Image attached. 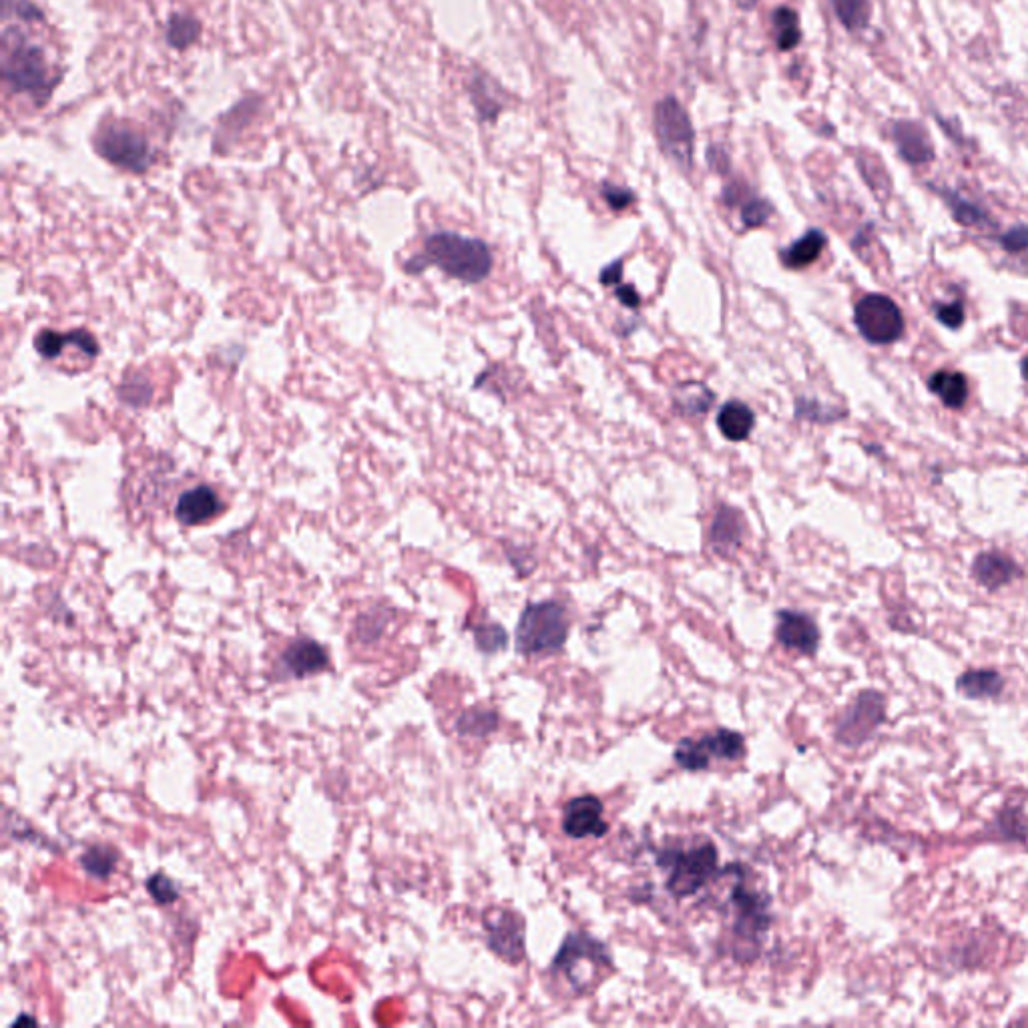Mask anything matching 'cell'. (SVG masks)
<instances>
[{
    "label": "cell",
    "instance_id": "cell-9",
    "mask_svg": "<svg viewBox=\"0 0 1028 1028\" xmlns=\"http://www.w3.org/2000/svg\"><path fill=\"white\" fill-rule=\"evenodd\" d=\"M860 336L874 346H888L904 336L906 322L898 304L884 294H868L854 308Z\"/></svg>",
    "mask_w": 1028,
    "mask_h": 1028
},
{
    "label": "cell",
    "instance_id": "cell-40",
    "mask_svg": "<svg viewBox=\"0 0 1028 1028\" xmlns=\"http://www.w3.org/2000/svg\"><path fill=\"white\" fill-rule=\"evenodd\" d=\"M121 398L131 404V406H143L149 402L151 398V388L147 384V380H143L141 386H135V378H129L125 382V386L121 388Z\"/></svg>",
    "mask_w": 1028,
    "mask_h": 1028
},
{
    "label": "cell",
    "instance_id": "cell-43",
    "mask_svg": "<svg viewBox=\"0 0 1028 1028\" xmlns=\"http://www.w3.org/2000/svg\"><path fill=\"white\" fill-rule=\"evenodd\" d=\"M709 151H713V153H715V157H713V155H709V153H707V159H709V165H711V167H713V169H717V171H721V173H725V171H727V169H729V161H727V153H725V151H723V149H721V147H717V145H711V147H709Z\"/></svg>",
    "mask_w": 1028,
    "mask_h": 1028
},
{
    "label": "cell",
    "instance_id": "cell-33",
    "mask_svg": "<svg viewBox=\"0 0 1028 1028\" xmlns=\"http://www.w3.org/2000/svg\"><path fill=\"white\" fill-rule=\"evenodd\" d=\"M476 645L482 653H498L508 645V633L500 625H478L474 629Z\"/></svg>",
    "mask_w": 1028,
    "mask_h": 1028
},
{
    "label": "cell",
    "instance_id": "cell-4",
    "mask_svg": "<svg viewBox=\"0 0 1028 1028\" xmlns=\"http://www.w3.org/2000/svg\"><path fill=\"white\" fill-rule=\"evenodd\" d=\"M657 866L669 870L667 892L673 898H689L719 876V852L715 844L703 842L689 850L665 848L655 854Z\"/></svg>",
    "mask_w": 1028,
    "mask_h": 1028
},
{
    "label": "cell",
    "instance_id": "cell-13",
    "mask_svg": "<svg viewBox=\"0 0 1028 1028\" xmlns=\"http://www.w3.org/2000/svg\"><path fill=\"white\" fill-rule=\"evenodd\" d=\"M605 806L597 796H579L565 806L563 832L573 840L603 838L609 832L605 822Z\"/></svg>",
    "mask_w": 1028,
    "mask_h": 1028
},
{
    "label": "cell",
    "instance_id": "cell-1",
    "mask_svg": "<svg viewBox=\"0 0 1028 1028\" xmlns=\"http://www.w3.org/2000/svg\"><path fill=\"white\" fill-rule=\"evenodd\" d=\"M428 266H436L464 284H478L492 270V251L482 239L438 231L424 241V253L406 264V272L418 274Z\"/></svg>",
    "mask_w": 1028,
    "mask_h": 1028
},
{
    "label": "cell",
    "instance_id": "cell-37",
    "mask_svg": "<svg viewBox=\"0 0 1028 1028\" xmlns=\"http://www.w3.org/2000/svg\"><path fill=\"white\" fill-rule=\"evenodd\" d=\"M934 316L942 326L958 330L964 324V306L958 300L950 304H934Z\"/></svg>",
    "mask_w": 1028,
    "mask_h": 1028
},
{
    "label": "cell",
    "instance_id": "cell-28",
    "mask_svg": "<svg viewBox=\"0 0 1028 1028\" xmlns=\"http://www.w3.org/2000/svg\"><path fill=\"white\" fill-rule=\"evenodd\" d=\"M713 400H715V394L699 382H687V384L679 386L675 392V402L681 408V412L693 414V416L705 414L713 406Z\"/></svg>",
    "mask_w": 1028,
    "mask_h": 1028
},
{
    "label": "cell",
    "instance_id": "cell-42",
    "mask_svg": "<svg viewBox=\"0 0 1028 1028\" xmlns=\"http://www.w3.org/2000/svg\"><path fill=\"white\" fill-rule=\"evenodd\" d=\"M617 300L625 306V308H639L641 304V298H639V292L633 288V286H619L617 288Z\"/></svg>",
    "mask_w": 1028,
    "mask_h": 1028
},
{
    "label": "cell",
    "instance_id": "cell-14",
    "mask_svg": "<svg viewBox=\"0 0 1028 1028\" xmlns=\"http://www.w3.org/2000/svg\"><path fill=\"white\" fill-rule=\"evenodd\" d=\"M776 641L788 651L812 657L820 647V629L810 615L784 609L778 613Z\"/></svg>",
    "mask_w": 1028,
    "mask_h": 1028
},
{
    "label": "cell",
    "instance_id": "cell-19",
    "mask_svg": "<svg viewBox=\"0 0 1028 1028\" xmlns=\"http://www.w3.org/2000/svg\"><path fill=\"white\" fill-rule=\"evenodd\" d=\"M35 346H37V352L47 360L59 358L67 346H75L87 358L99 356V344L87 330H73L69 334L45 330L35 338Z\"/></svg>",
    "mask_w": 1028,
    "mask_h": 1028
},
{
    "label": "cell",
    "instance_id": "cell-32",
    "mask_svg": "<svg viewBox=\"0 0 1028 1028\" xmlns=\"http://www.w3.org/2000/svg\"><path fill=\"white\" fill-rule=\"evenodd\" d=\"M199 35V23L191 17H185V15H175L171 21H169V29H167V41L177 47V49H185L189 47Z\"/></svg>",
    "mask_w": 1028,
    "mask_h": 1028
},
{
    "label": "cell",
    "instance_id": "cell-35",
    "mask_svg": "<svg viewBox=\"0 0 1028 1028\" xmlns=\"http://www.w3.org/2000/svg\"><path fill=\"white\" fill-rule=\"evenodd\" d=\"M771 213H774V205H771L767 199L749 197V199L741 205V221H743V227H747V229L761 227V225L771 217Z\"/></svg>",
    "mask_w": 1028,
    "mask_h": 1028
},
{
    "label": "cell",
    "instance_id": "cell-34",
    "mask_svg": "<svg viewBox=\"0 0 1028 1028\" xmlns=\"http://www.w3.org/2000/svg\"><path fill=\"white\" fill-rule=\"evenodd\" d=\"M145 888L149 892V896L161 904V906H169L173 902L179 900V886L165 874L157 872L153 874L147 882H145Z\"/></svg>",
    "mask_w": 1028,
    "mask_h": 1028
},
{
    "label": "cell",
    "instance_id": "cell-26",
    "mask_svg": "<svg viewBox=\"0 0 1028 1028\" xmlns=\"http://www.w3.org/2000/svg\"><path fill=\"white\" fill-rule=\"evenodd\" d=\"M498 729V713L494 709L472 707L456 721V731L464 737H488Z\"/></svg>",
    "mask_w": 1028,
    "mask_h": 1028
},
{
    "label": "cell",
    "instance_id": "cell-16",
    "mask_svg": "<svg viewBox=\"0 0 1028 1028\" xmlns=\"http://www.w3.org/2000/svg\"><path fill=\"white\" fill-rule=\"evenodd\" d=\"M223 510L221 498L211 486H195L183 492L175 506V517L183 525H201Z\"/></svg>",
    "mask_w": 1028,
    "mask_h": 1028
},
{
    "label": "cell",
    "instance_id": "cell-41",
    "mask_svg": "<svg viewBox=\"0 0 1028 1028\" xmlns=\"http://www.w3.org/2000/svg\"><path fill=\"white\" fill-rule=\"evenodd\" d=\"M599 282L603 286H621V282H623V262L617 260V262L609 264L605 270H601Z\"/></svg>",
    "mask_w": 1028,
    "mask_h": 1028
},
{
    "label": "cell",
    "instance_id": "cell-23",
    "mask_svg": "<svg viewBox=\"0 0 1028 1028\" xmlns=\"http://www.w3.org/2000/svg\"><path fill=\"white\" fill-rule=\"evenodd\" d=\"M928 390L950 410H962L968 400V380L954 370H938L928 378Z\"/></svg>",
    "mask_w": 1028,
    "mask_h": 1028
},
{
    "label": "cell",
    "instance_id": "cell-3",
    "mask_svg": "<svg viewBox=\"0 0 1028 1028\" xmlns=\"http://www.w3.org/2000/svg\"><path fill=\"white\" fill-rule=\"evenodd\" d=\"M569 633L571 621L565 605L559 601L531 603L517 623L514 647L525 657L553 655L565 647Z\"/></svg>",
    "mask_w": 1028,
    "mask_h": 1028
},
{
    "label": "cell",
    "instance_id": "cell-15",
    "mask_svg": "<svg viewBox=\"0 0 1028 1028\" xmlns=\"http://www.w3.org/2000/svg\"><path fill=\"white\" fill-rule=\"evenodd\" d=\"M330 655L324 645H320L316 639L310 637H298L294 639L280 655V669L284 675L302 679L314 673H320L328 667Z\"/></svg>",
    "mask_w": 1028,
    "mask_h": 1028
},
{
    "label": "cell",
    "instance_id": "cell-17",
    "mask_svg": "<svg viewBox=\"0 0 1028 1028\" xmlns=\"http://www.w3.org/2000/svg\"><path fill=\"white\" fill-rule=\"evenodd\" d=\"M745 535L741 512L733 506H719L711 523V547L721 557H733Z\"/></svg>",
    "mask_w": 1028,
    "mask_h": 1028
},
{
    "label": "cell",
    "instance_id": "cell-20",
    "mask_svg": "<svg viewBox=\"0 0 1028 1028\" xmlns=\"http://www.w3.org/2000/svg\"><path fill=\"white\" fill-rule=\"evenodd\" d=\"M828 237L822 229H808L800 239L780 251V260L788 270H806L822 255Z\"/></svg>",
    "mask_w": 1028,
    "mask_h": 1028
},
{
    "label": "cell",
    "instance_id": "cell-12",
    "mask_svg": "<svg viewBox=\"0 0 1028 1028\" xmlns=\"http://www.w3.org/2000/svg\"><path fill=\"white\" fill-rule=\"evenodd\" d=\"M488 948L508 964L517 966L527 956L525 918L508 908H492L482 918Z\"/></svg>",
    "mask_w": 1028,
    "mask_h": 1028
},
{
    "label": "cell",
    "instance_id": "cell-21",
    "mask_svg": "<svg viewBox=\"0 0 1028 1028\" xmlns=\"http://www.w3.org/2000/svg\"><path fill=\"white\" fill-rule=\"evenodd\" d=\"M894 139L900 155L914 165L928 163L934 157L932 143L922 125L912 121H900L894 127Z\"/></svg>",
    "mask_w": 1028,
    "mask_h": 1028
},
{
    "label": "cell",
    "instance_id": "cell-31",
    "mask_svg": "<svg viewBox=\"0 0 1028 1028\" xmlns=\"http://www.w3.org/2000/svg\"><path fill=\"white\" fill-rule=\"evenodd\" d=\"M944 197H946V203L950 205L952 215H954V219L958 223H962L966 227H984V225H988V217H986V213L980 207L972 205L970 201L958 197L952 191H946Z\"/></svg>",
    "mask_w": 1028,
    "mask_h": 1028
},
{
    "label": "cell",
    "instance_id": "cell-36",
    "mask_svg": "<svg viewBox=\"0 0 1028 1028\" xmlns=\"http://www.w3.org/2000/svg\"><path fill=\"white\" fill-rule=\"evenodd\" d=\"M994 826H998V832L1000 836L1008 838V840H1024L1026 834H1028V826L1024 824V820L1020 818L1018 812H1004L998 816V820L994 822Z\"/></svg>",
    "mask_w": 1028,
    "mask_h": 1028
},
{
    "label": "cell",
    "instance_id": "cell-5",
    "mask_svg": "<svg viewBox=\"0 0 1028 1028\" xmlns=\"http://www.w3.org/2000/svg\"><path fill=\"white\" fill-rule=\"evenodd\" d=\"M613 968V956L607 944L589 932L569 934L551 964V972L563 974L577 994L587 992L603 970Z\"/></svg>",
    "mask_w": 1028,
    "mask_h": 1028
},
{
    "label": "cell",
    "instance_id": "cell-39",
    "mask_svg": "<svg viewBox=\"0 0 1028 1028\" xmlns=\"http://www.w3.org/2000/svg\"><path fill=\"white\" fill-rule=\"evenodd\" d=\"M998 241L1010 253L1028 249V225H1016V227L1008 229L1004 235L998 237Z\"/></svg>",
    "mask_w": 1028,
    "mask_h": 1028
},
{
    "label": "cell",
    "instance_id": "cell-18",
    "mask_svg": "<svg viewBox=\"0 0 1028 1028\" xmlns=\"http://www.w3.org/2000/svg\"><path fill=\"white\" fill-rule=\"evenodd\" d=\"M974 579L988 591H998L1020 577V567L1002 553H980L972 563Z\"/></svg>",
    "mask_w": 1028,
    "mask_h": 1028
},
{
    "label": "cell",
    "instance_id": "cell-7",
    "mask_svg": "<svg viewBox=\"0 0 1028 1028\" xmlns=\"http://www.w3.org/2000/svg\"><path fill=\"white\" fill-rule=\"evenodd\" d=\"M653 123L665 157H669L679 169L689 171L693 165L695 131L683 105L675 97L661 99L655 105Z\"/></svg>",
    "mask_w": 1028,
    "mask_h": 1028
},
{
    "label": "cell",
    "instance_id": "cell-30",
    "mask_svg": "<svg viewBox=\"0 0 1028 1028\" xmlns=\"http://www.w3.org/2000/svg\"><path fill=\"white\" fill-rule=\"evenodd\" d=\"M840 23L848 31H862L870 19L868 0H832Z\"/></svg>",
    "mask_w": 1028,
    "mask_h": 1028
},
{
    "label": "cell",
    "instance_id": "cell-25",
    "mask_svg": "<svg viewBox=\"0 0 1028 1028\" xmlns=\"http://www.w3.org/2000/svg\"><path fill=\"white\" fill-rule=\"evenodd\" d=\"M470 95H472V103L478 111L480 121H494L500 115L504 101L496 93L492 79H488L484 75H474L470 81Z\"/></svg>",
    "mask_w": 1028,
    "mask_h": 1028
},
{
    "label": "cell",
    "instance_id": "cell-27",
    "mask_svg": "<svg viewBox=\"0 0 1028 1028\" xmlns=\"http://www.w3.org/2000/svg\"><path fill=\"white\" fill-rule=\"evenodd\" d=\"M117 862H119L117 850L111 846H103V844L87 848V852L79 860L85 874H89L95 880H107L117 870Z\"/></svg>",
    "mask_w": 1028,
    "mask_h": 1028
},
{
    "label": "cell",
    "instance_id": "cell-29",
    "mask_svg": "<svg viewBox=\"0 0 1028 1028\" xmlns=\"http://www.w3.org/2000/svg\"><path fill=\"white\" fill-rule=\"evenodd\" d=\"M774 29H776V43L780 51H792L802 41L800 31V17L790 7H780L774 13Z\"/></svg>",
    "mask_w": 1028,
    "mask_h": 1028
},
{
    "label": "cell",
    "instance_id": "cell-11",
    "mask_svg": "<svg viewBox=\"0 0 1028 1028\" xmlns=\"http://www.w3.org/2000/svg\"><path fill=\"white\" fill-rule=\"evenodd\" d=\"M95 147L103 159L133 173H145L153 161V151L145 135L123 125L101 129Z\"/></svg>",
    "mask_w": 1028,
    "mask_h": 1028
},
{
    "label": "cell",
    "instance_id": "cell-8",
    "mask_svg": "<svg viewBox=\"0 0 1028 1028\" xmlns=\"http://www.w3.org/2000/svg\"><path fill=\"white\" fill-rule=\"evenodd\" d=\"M745 757V737L733 729H717L699 739L685 737L675 747L673 759L685 771H705L711 759L739 761Z\"/></svg>",
    "mask_w": 1028,
    "mask_h": 1028
},
{
    "label": "cell",
    "instance_id": "cell-10",
    "mask_svg": "<svg viewBox=\"0 0 1028 1028\" xmlns=\"http://www.w3.org/2000/svg\"><path fill=\"white\" fill-rule=\"evenodd\" d=\"M886 719V699L878 691H862L836 723V741L856 749L872 739Z\"/></svg>",
    "mask_w": 1028,
    "mask_h": 1028
},
{
    "label": "cell",
    "instance_id": "cell-38",
    "mask_svg": "<svg viewBox=\"0 0 1028 1028\" xmlns=\"http://www.w3.org/2000/svg\"><path fill=\"white\" fill-rule=\"evenodd\" d=\"M601 195L605 197L607 205L611 209H615V211H623V209H627L629 205L635 203V193L631 189H625V187H619V185H611V183H603Z\"/></svg>",
    "mask_w": 1028,
    "mask_h": 1028
},
{
    "label": "cell",
    "instance_id": "cell-22",
    "mask_svg": "<svg viewBox=\"0 0 1028 1028\" xmlns=\"http://www.w3.org/2000/svg\"><path fill=\"white\" fill-rule=\"evenodd\" d=\"M717 426L721 434L731 442H743L751 436L755 426L753 410L741 400H729L717 414Z\"/></svg>",
    "mask_w": 1028,
    "mask_h": 1028
},
{
    "label": "cell",
    "instance_id": "cell-24",
    "mask_svg": "<svg viewBox=\"0 0 1028 1028\" xmlns=\"http://www.w3.org/2000/svg\"><path fill=\"white\" fill-rule=\"evenodd\" d=\"M958 691L968 699H992L1004 689V679L992 669H972L958 677Z\"/></svg>",
    "mask_w": 1028,
    "mask_h": 1028
},
{
    "label": "cell",
    "instance_id": "cell-2",
    "mask_svg": "<svg viewBox=\"0 0 1028 1028\" xmlns=\"http://www.w3.org/2000/svg\"><path fill=\"white\" fill-rule=\"evenodd\" d=\"M729 906L733 912V958L751 962L759 956V948L771 926V898L737 880L729 890Z\"/></svg>",
    "mask_w": 1028,
    "mask_h": 1028
},
{
    "label": "cell",
    "instance_id": "cell-6",
    "mask_svg": "<svg viewBox=\"0 0 1028 1028\" xmlns=\"http://www.w3.org/2000/svg\"><path fill=\"white\" fill-rule=\"evenodd\" d=\"M3 75L15 93H27L43 105L57 81H51L45 53L29 39L11 31L5 35Z\"/></svg>",
    "mask_w": 1028,
    "mask_h": 1028
},
{
    "label": "cell",
    "instance_id": "cell-44",
    "mask_svg": "<svg viewBox=\"0 0 1028 1028\" xmlns=\"http://www.w3.org/2000/svg\"><path fill=\"white\" fill-rule=\"evenodd\" d=\"M1020 372H1022V378H1024V380H1028V358H1024V360H1022V364H1020Z\"/></svg>",
    "mask_w": 1028,
    "mask_h": 1028
}]
</instances>
